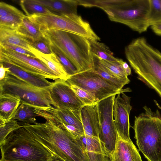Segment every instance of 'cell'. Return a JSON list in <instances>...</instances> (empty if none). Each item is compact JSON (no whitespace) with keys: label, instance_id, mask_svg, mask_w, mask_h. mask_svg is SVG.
I'll return each mask as SVG.
<instances>
[{"label":"cell","instance_id":"obj_1","mask_svg":"<svg viewBox=\"0 0 161 161\" xmlns=\"http://www.w3.org/2000/svg\"><path fill=\"white\" fill-rule=\"evenodd\" d=\"M44 123L23 126L34 138L65 161H87L85 151L80 137L57 126L51 120Z\"/></svg>","mask_w":161,"mask_h":161},{"label":"cell","instance_id":"obj_2","mask_svg":"<svg viewBox=\"0 0 161 161\" xmlns=\"http://www.w3.org/2000/svg\"><path fill=\"white\" fill-rule=\"evenodd\" d=\"M125 54L138 79L161 98V52L141 37L125 47Z\"/></svg>","mask_w":161,"mask_h":161},{"label":"cell","instance_id":"obj_3","mask_svg":"<svg viewBox=\"0 0 161 161\" xmlns=\"http://www.w3.org/2000/svg\"><path fill=\"white\" fill-rule=\"evenodd\" d=\"M79 5L103 10L109 19L141 33L150 27L149 0H78Z\"/></svg>","mask_w":161,"mask_h":161},{"label":"cell","instance_id":"obj_4","mask_svg":"<svg viewBox=\"0 0 161 161\" xmlns=\"http://www.w3.org/2000/svg\"><path fill=\"white\" fill-rule=\"evenodd\" d=\"M0 147V161H48L53 154L23 126L10 133Z\"/></svg>","mask_w":161,"mask_h":161},{"label":"cell","instance_id":"obj_5","mask_svg":"<svg viewBox=\"0 0 161 161\" xmlns=\"http://www.w3.org/2000/svg\"><path fill=\"white\" fill-rule=\"evenodd\" d=\"M40 31L45 38L69 60L77 73L92 69L93 56L89 40L75 33L58 30Z\"/></svg>","mask_w":161,"mask_h":161},{"label":"cell","instance_id":"obj_6","mask_svg":"<svg viewBox=\"0 0 161 161\" xmlns=\"http://www.w3.org/2000/svg\"><path fill=\"white\" fill-rule=\"evenodd\" d=\"M135 117L133 129L139 150L148 161H161V116L146 106Z\"/></svg>","mask_w":161,"mask_h":161},{"label":"cell","instance_id":"obj_7","mask_svg":"<svg viewBox=\"0 0 161 161\" xmlns=\"http://www.w3.org/2000/svg\"><path fill=\"white\" fill-rule=\"evenodd\" d=\"M40 31L56 29L75 33L89 40L98 41L100 37L89 23L78 14H58L54 13L28 16Z\"/></svg>","mask_w":161,"mask_h":161},{"label":"cell","instance_id":"obj_8","mask_svg":"<svg viewBox=\"0 0 161 161\" xmlns=\"http://www.w3.org/2000/svg\"><path fill=\"white\" fill-rule=\"evenodd\" d=\"M48 87L32 85L10 72L0 81V94L7 93L20 97L21 103L35 106L47 107L53 105Z\"/></svg>","mask_w":161,"mask_h":161},{"label":"cell","instance_id":"obj_9","mask_svg":"<svg viewBox=\"0 0 161 161\" xmlns=\"http://www.w3.org/2000/svg\"><path fill=\"white\" fill-rule=\"evenodd\" d=\"M93 94L97 103L111 96L129 91L119 90L91 69L69 76L66 81Z\"/></svg>","mask_w":161,"mask_h":161},{"label":"cell","instance_id":"obj_10","mask_svg":"<svg viewBox=\"0 0 161 161\" xmlns=\"http://www.w3.org/2000/svg\"><path fill=\"white\" fill-rule=\"evenodd\" d=\"M0 63H8L30 74L56 80L58 76L38 59L0 46Z\"/></svg>","mask_w":161,"mask_h":161},{"label":"cell","instance_id":"obj_11","mask_svg":"<svg viewBox=\"0 0 161 161\" xmlns=\"http://www.w3.org/2000/svg\"><path fill=\"white\" fill-rule=\"evenodd\" d=\"M116 95L111 96L97 103L100 123L98 137L110 155L114 150L118 136L113 112Z\"/></svg>","mask_w":161,"mask_h":161},{"label":"cell","instance_id":"obj_12","mask_svg":"<svg viewBox=\"0 0 161 161\" xmlns=\"http://www.w3.org/2000/svg\"><path fill=\"white\" fill-rule=\"evenodd\" d=\"M48 89L53 106L55 108L80 111L84 105L65 80H55Z\"/></svg>","mask_w":161,"mask_h":161},{"label":"cell","instance_id":"obj_13","mask_svg":"<svg viewBox=\"0 0 161 161\" xmlns=\"http://www.w3.org/2000/svg\"><path fill=\"white\" fill-rule=\"evenodd\" d=\"M115 97L113 107V115L118 135L123 140L129 141L130 138V114L132 107L131 97L123 93Z\"/></svg>","mask_w":161,"mask_h":161},{"label":"cell","instance_id":"obj_14","mask_svg":"<svg viewBox=\"0 0 161 161\" xmlns=\"http://www.w3.org/2000/svg\"><path fill=\"white\" fill-rule=\"evenodd\" d=\"M80 115L85 134L98 137L100 123L97 103L83 106Z\"/></svg>","mask_w":161,"mask_h":161},{"label":"cell","instance_id":"obj_15","mask_svg":"<svg viewBox=\"0 0 161 161\" xmlns=\"http://www.w3.org/2000/svg\"><path fill=\"white\" fill-rule=\"evenodd\" d=\"M110 161H142L139 152L131 140L126 141L118 135Z\"/></svg>","mask_w":161,"mask_h":161},{"label":"cell","instance_id":"obj_16","mask_svg":"<svg viewBox=\"0 0 161 161\" xmlns=\"http://www.w3.org/2000/svg\"><path fill=\"white\" fill-rule=\"evenodd\" d=\"M32 41L18 33L15 30L0 26V43H7L22 47L33 54L37 49Z\"/></svg>","mask_w":161,"mask_h":161},{"label":"cell","instance_id":"obj_17","mask_svg":"<svg viewBox=\"0 0 161 161\" xmlns=\"http://www.w3.org/2000/svg\"><path fill=\"white\" fill-rule=\"evenodd\" d=\"M21 103L20 98L17 96L0 94V124L12 119Z\"/></svg>","mask_w":161,"mask_h":161},{"label":"cell","instance_id":"obj_18","mask_svg":"<svg viewBox=\"0 0 161 161\" xmlns=\"http://www.w3.org/2000/svg\"><path fill=\"white\" fill-rule=\"evenodd\" d=\"M44 6L53 13L77 14L78 0H31Z\"/></svg>","mask_w":161,"mask_h":161},{"label":"cell","instance_id":"obj_19","mask_svg":"<svg viewBox=\"0 0 161 161\" xmlns=\"http://www.w3.org/2000/svg\"><path fill=\"white\" fill-rule=\"evenodd\" d=\"M33 54L36 58L47 66L58 77L66 81L69 77L64 67L53 53L46 54L36 49Z\"/></svg>","mask_w":161,"mask_h":161},{"label":"cell","instance_id":"obj_20","mask_svg":"<svg viewBox=\"0 0 161 161\" xmlns=\"http://www.w3.org/2000/svg\"><path fill=\"white\" fill-rule=\"evenodd\" d=\"M92 55V69L105 80L120 90L130 82V81L124 80L115 76L99 62L97 57Z\"/></svg>","mask_w":161,"mask_h":161},{"label":"cell","instance_id":"obj_21","mask_svg":"<svg viewBox=\"0 0 161 161\" xmlns=\"http://www.w3.org/2000/svg\"><path fill=\"white\" fill-rule=\"evenodd\" d=\"M2 63L4 66L9 68L11 73L32 85L40 87H48L52 83L45 78L27 73L11 64Z\"/></svg>","mask_w":161,"mask_h":161},{"label":"cell","instance_id":"obj_22","mask_svg":"<svg viewBox=\"0 0 161 161\" xmlns=\"http://www.w3.org/2000/svg\"><path fill=\"white\" fill-rule=\"evenodd\" d=\"M15 30L32 41H42L47 43V40L42 34L26 15L24 17L21 25Z\"/></svg>","mask_w":161,"mask_h":161},{"label":"cell","instance_id":"obj_23","mask_svg":"<svg viewBox=\"0 0 161 161\" xmlns=\"http://www.w3.org/2000/svg\"><path fill=\"white\" fill-rule=\"evenodd\" d=\"M38 116L35 112L34 106L21 103L17 109L12 119L17 121L22 126L25 124L36 123V117Z\"/></svg>","mask_w":161,"mask_h":161},{"label":"cell","instance_id":"obj_24","mask_svg":"<svg viewBox=\"0 0 161 161\" xmlns=\"http://www.w3.org/2000/svg\"><path fill=\"white\" fill-rule=\"evenodd\" d=\"M89 41L92 54L102 60L108 61L116 62L119 59L114 56L113 53L105 44L97 41Z\"/></svg>","mask_w":161,"mask_h":161},{"label":"cell","instance_id":"obj_25","mask_svg":"<svg viewBox=\"0 0 161 161\" xmlns=\"http://www.w3.org/2000/svg\"><path fill=\"white\" fill-rule=\"evenodd\" d=\"M85 151L110 155L98 137L85 134L80 137Z\"/></svg>","mask_w":161,"mask_h":161},{"label":"cell","instance_id":"obj_26","mask_svg":"<svg viewBox=\"0 0 161 161\" xmlns=\"http://www.w3.org/2000/svg\"><path fill=\"white\" fill-rule=\"evenodd\" d=\"M19 4L27 16L53 13L44 6L34 2L31 0H21Z\"/></svg>","mask_w":161,"mask_h":161},{"label":"cell","instance_id":"obj_27","mask_svg":"<svg viewBox=\"0 0 161 161\" xmlns=\"http://www.w3.org/2000/svg\"><path fill=\"white\" fill-rule=\"evenodd\" d=\"M97 58L99 62L115 76L124 80L130 81L123 67L122 59H119L117 61L111 62Z\"/></svg>","mask_w":161,"mask_h":161},{"label":"cell","instance_id":"obj_28","mask_svg":"<svg viewBox=\"0 0 161 161\" xmlns=\"http://www.w3.org/2000/svg\"><path fill=\"white\" fill-rule=\"evenodd\" d=\"M47 45L52 53L55 55L62 65L69 76L77 73V69L74 65L60 51L48 41Z\"/></svg>","mask_w":161,"mask_h":161},{"label":"cell","instance_id":"obj_29","mask_svg":"<svg viewBox=\"0 0 161 161\" xmlns=\"http://www.w3.org/2000/svg\"><path fill=\"white\" fill-rule=\"evenodd\" d=\"M25 15L20 11L7 16H0V26L16 29L21 25Z\"/></svg>","mask_w":161,"mask_h":161},{"label":"cell","instance_id":"obj_30","mask_svg":"<svg viewBox=\"0 0 161 161\" xmlns=\"http://www.w3.org/2000/svg\"><path fill=\"white\" fill-rule=\"evenodd\" d=\"M148 22L150 26L161 23V0H149Z\"/></svg>","mask_w":161,"mask_h":161},{"label":"cell","instance_id":"obj_31","mask_svg":"<svg viewBox=\"0 0 161 161\" xmlns=\"http://www.w3.org/2000/svg\"><path fill=\"white\" fill-rule=\"evenodd\" d=\"M69 85L84 105H92L98 103L95 96L91 92L76 86Z\"/></svg>","mask_w":161,"mask_h":161},{"label":"cell","instance_id":"obj_32","mask_svg":"<svg viewBox=\"0 0 161 161\" xmlns=\"http://www.w3.org/2000/svg\"><path fill=\"white\" fill-rule=\"evenodd\" d=\"M21 126L17 121L14 119H11L4 123L0 124V143L10 133Z\"/></svg>","mask_w":161,"mask_h":161},{"label":"cell","instance_id":"obj_33","mask_svg":"<svg viewBox=\"0 0 161 161\" xmlns=\"http://www.w3.org/2000/svg\"><path fill=\"white\" fill-rule=\"evenodd\" d=\"M85 151L87 161H110V155Z\"/></svg>","mask_w":161,"mask_h":161},{"label":"cell","instance_id":"obj_34","mask_svg":"<svg viewBox=\"0 0 161 161\" xmlns=\"http://www.w3.org/2000/svg\"><path fill=\"white\" fill-rule=\"evenodd\" d=\"M20 11L14 6L3 2H0V16H7Z\"/></svg>","mask_w":161,"mask_h":161},{"label":"cell","instance_id":"obj_35","mask_svg":"<svg viewBox=\"0 0 161 161\" xmlns=\"http://www.w3.org/2000/svg\"><path fill=\"white\" fill-rule=\"evenodd\" d=\"M0 46L29 57L36 58V57L31 53L18 46L7 43H0Z\"/></svg>","mask_w":161,"mask_h":161},{"label":"cell","instance_id":"obj_36","mask_svg":"<svg viewBox=\"0 0 161 161\" xmlns=\"http://www.w3.org/2000/svg\"><path fill=\"white\" fill-rule=\"evenodd\" d=\"M32 44L33 47L41 52L46 54L52 53L47 44V43L42 41H33Z\"/></svg>","mask_w":161,"mask_h":161},{"label":"cell","instance_id":"obj_37","mask_svg":"<svg viewBox=\"0 0 161 161\" xmlns=\"http://www.w3.org/2000/svg\"><path fill=\"white\" fill-rule=\"evenodd\" d=\"M9 68L4 66L2 63H0V81L3 80L6 75L7 72H10Z\"/></svg>","mask_w":161,"mask_h":161},{"label":"cell","instance_id":"obj_38","mask_svg":"<svg viewBox=\"0 0 161 161\" xmlns=\"http://www.w3.org/2000/svg\"><path fill=\"white\" fill-rule=\"evenodd\" d=\"M151 28L156 34L161 36V23L153 25L151 26Z\"/></svg>","mask_w":161,"mask_h":161},{"label":"cell","instance_id":"obj_39","mask_svg":"<svg viewBox=\"0 0 161 161\" xmlns=\"http://www.w3.org/2000/svg\"><path fill=\"white\" fill-rule=\"evenodd\" d=\"M48 161H65L62 158L54 154H53Z\"/></svg>","mask_w":161,"mask_h":161}]
</instances>
